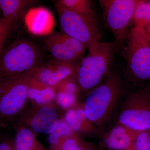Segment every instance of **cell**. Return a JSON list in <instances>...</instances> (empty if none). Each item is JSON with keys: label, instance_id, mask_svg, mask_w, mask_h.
I'll return each instance as SVG.
<instances>
[{"label": "cell", "instance_id": "cell-25", "mask_svg": "<svg viewBox=\"0 0 150 150\" xmlns=\"http://www.w3.org/2000/svg\"><path fill=\"white\" fill-rule=\"evenodd\" d=\"M0 150H14V149L9 142L3 141L0 142Z\"/></svg>", "mask_w": 150, "mask_h": 150}, {"label": "cell", "instance_id": "cell-22", "mask_svg": "<svg viewBox=\"0 0 150 150\" xmlns=\"http://www.w3.org/2000/svg\"><path fill=\"white\" fill-rule=\"evenodd\" d=\"M79 96L56 92V102L60 107L64 109L71 108L77 104Z\"/></svg>", "mask_w": 150, "mask_h": 150}, {"label": "cell", "instance_id": "cell-4", "mask_svg": "<svg viewBox=\"0 0 150 150\" xmlns=\"http://www.w3.org/2000/svg\"><path fill=\"white\" fill-rule=\"evenodd\" d=\"M45 61L43 51L35 43L18 38L3 48L0 56V77L28 72Z\"/></svg>", "mask_w": 150, "mask_h": 150}, {"label": "cell", "instance_id": "cell-29", "mask_svg": "<svg viewBox=\"0 0 150 150\" xmlns=\"http://www.w3.org/2000/svg\"><path fill=\"white\" fill-rule=\"evenodd\" d=\"M3 126H1V125L0 124V131H1V129L2 128Z\"/></svg>", "mask_w": 150, "mask_h": 150}, {"label": "cell", "instance_id": "cell-24", "mask_svg": "<svg viewBox=\"0 0 150 150\" xmlns=\"http://www.w3.org/2000/svg\"><path fill=\"white\" fill-rule=\"evenodd\" d=\"M12 30L11 25L1 16H0V56L4 47L6 40Z\"/></svg>", "mask_w": 150, "mask_h": 150}, {"label": "cell", "instance_id": "cell-19", "mask_svg": "<svg viewBox=\"0 0 150 150\" xmlns=\"http://www.w3.org/2000/svg\"><path fill=\"white\" fill-rule=\"evenodd\" d=\"M132 23L134 27H142L146 30L150 23V1L138 0Z\"/></svg>", "mask_w": 150, "mask_h": 150}, {"label": "cell", "instance_id": "cell-1", "mask_svg": "<svg viewBox=\"0 0 150 150\" xmlns=\"http://www.w3.org/2000/svg\"><path fill=\"white\" fill-rule=\"evenodd\" d=\"M127 86L122 72L112 69L102 83L86 95L82 106L86 118L103 131L116 117Z\"/></svg>", "mask_w": 150, "mask_h": 150}, {"label": "cell", "instance_id": "cell-2", "mask_svg": "<svg viewBox=\"0 0 150 150\" xmlns=\"http://www.w3.org/2000/svg\"><path fill=\"white\" fill-rule=\"evenodd\" d=\"M119 47L114 42H100L88 49L78 65L76 77L80 94H85L99 86L112 71Z\"/></svg>", "mask_w": 150, "mask_h": 150}, {"label": "cell", "instance_id": "cell-15", "mask_svg": "<svg viewBox=\"0 0 150 150\" xmlns=\"http://www.w3.org/2000/svg\"><path fill=\"white\" fill-rule=\"evenodd\" d=\"M39 2L35 0H0L1 17L13 30L28 8Z\"/></svg>", "mask_w": 150, "mask_h": 150}, {"label": "cell", "instance_id": "cell-7", "mask_svg": "<svg viewBox=\"0 0 150 150\" xmlns=\"http://www.w3.org/2000/svg\"><path fill=\"white\" fill-rule=\"evenodd\" d=\"M138 0H99L105 23L119 48L123 45L130 29Z\"/></svg>", "mask_w": 150, "mask_h": 150}, {"label": "cell", "instance_id": "cell-26", "mask_svg": "<svg viewBox=\"0 0 150 150\" xmlns=\"http://www.w3.org/2000/svg\"><path fill=\"white\" fill-rule=\"evenodd\" d=\"M146 33L147 35L148 38H149V40L150 41V23L149 24V26L145 30Z\"/></svg>", "mask_w": 150, "mask_h": 150}, {"label": "cell", "instance_id": "cell-20", "mask_svg": "<svg viewBox=\"0 0 150 150\" xmlns=\"http://www.w3.org/2000/svg\"><path fill=\"white\" fill-rule=\"evenodd\" d=\"M77 134L72 130L64 119H60L54 131L48 135V142L51 147L56 146L62 138Z\"/></svg>", "mask_w": 150, "mask_h": 150}, {"label": "cell", "instance_id": "cell-13", "mask_svg": "<svg viewBox=\"0 0 150 150\" xmlns=\"http://www.w3.org/2000/svg\"><path fill=\"white\" fill-rule=\"evenodd\" d=\"M64 119L79 136H98L103 131L86 118L82 104L77 103L74 107L67 110Z\"/></svg>", "mask_w": 150, "mask_h": 150}, {"label": "cell", "instance_id": "cell-28", "mask_svg": "<svg viewBox=\"0 0 150 150\" xmlns=\"http://www.w3.org/2000/svg\"><path fill=\"white\" fill-rule=\"evenodd\" d=\"M132 146V145H131ZM129 147V148H127V149H126L124 150H133V148H132V146Z\"/></svg>", "mask_w": 150, "mask_h": 150}, {"label": "cell", "instance_id": "cell-10", "mask_svg": "<svg viewBox=\"0 0 150 150\" xmlns=\"http://www.w3.org/2000/svg\"><path fill=\"white\" fill-rule=\"evenodd\" d=\"M60 120L54 105L32 106L22 112L13 122L26 126L35 134H51Z\"/></svg>", "mask_w": 150, "mask_h": 150}, {"label": "cell", "instance_id": "cell-21", "mask_svg": "<svg viewBox=\"0 0 150 150\" xmlns=\"http://www.w3.org/2000/svg\"><path fill=\"white\" fill-rule=\"evenodd\" d=\"M51 150H86L78 134L62 138Z\"/></svg>", "mask_w": 150, "mask_h": 150}, {"label": "cell", "instance_id": "cell-11", "mask_svg": "<svg viewBox=\"0 0 150 150\" xmlns=\"http://www.w3.org/2000/svg\"><path fill=\"white\" fill-rule=\"evenodd\" d=\"M78 65L52 58L45 61L31 71V76L44 84L55 88L62 81L76 74Z\"/></svg>", "mask_w": 150, "mask_h": 150}, {"label": "cell", "instance_id": "cell-27", "mask_svg": "<svg viewBox=\"0 0 150 150\" xmlns=\"http://www.w3.org/2000/svg\"><path fill=\"white\" fill-rule=\"evenodd\" d=\"M146 88H147L148 92H149V94L150 96V83H149V84L146 86Z\"/></svg>", "mask_w": 150, "mask_h": 150}, {"label": "cell", "instance_id": "cell-5", "mask_svg": "<svg viewBox=\"0 0 150 150\" xmlns=\"http://www.w3.org/2000/svg\"><path fill=\"white\" fill-rule=\"evenodd\" d=\"M31 71L0 77V124L3 127L12 123L24 110L28 100V84Z\"/></svg>", "mask_w": 150, "mask_h": 150}, {"label": "cell", "instance_id": "cell-3", "mask_svg": "<svg viewBox=\"0 0 150 150\" xmlns=\"http://www.w3.org/2000/svg\"><path fill=\"white\" fill-rule=\"evenodd\" d=\"M123 45L126 67L123 76L126 83L132 84L136 88L146 86L150 83V41L145 30L132 28Z\"/></svg>", "mask_w": 150, "mask_h": 150}, {"label": "cell", "instance_id": "cell-16", "mask_svg": "<svg viewBox=\"0 0 150 150\" xmlns=\"http://www.w3.org/2000/svg\"><path fill=\"white\" fill-rule=\"evenodd\" d=\"M27 95L28 100L33 105H54L56 102L55 88L40 82L31 75L28 84Z\"/></svg>", "mask_w": 150, "mask_h": 150}, {"label": "cell", "instance_id": "cell-9", "mask_svg": "<svg viewBox=\"0 0 150 150\" xmlns=\"http://www.w3.org/2000/svg\"><path fill=\"white\" fill-rule=\"evenodd\" d=\"M43 44L53 59L75 64H79L86 50L83 44L62 32L46 36Z\"/></svg>", "mask_w": 150, "mask_h": 150}, {"label": "cell", "instance_id": "cell-12", "mask_svg": "<svg viewBox=\"0 0 150 150\" xmlns=\"http://www.w3.org/2000/svg\"><path fill=\"white\" fill-rule=\"evenodd\" d=\"M24 15L25 27L33 35L48 36L54 32L55 18L48 9L43 7L32 8Z\"/></svg>", "mask_w": 150, "mask_h": 150}, {"label": "cell", "instance_id": "cell-14", "mask_svg": "<svg viewBox=\"0 0 150 150\" xmlns=\"http://www.w3.org/2000/svg\"><path fill=\"white\" fill-rule=\"evenodd\" d=\"M139 132L116 123L103 137L105 146L110 150H124L131 146Z\"/></svg>", "mask_w": 150, "mask_h": 150}, {"label": "cell", "instance_id": "cell-17", "mask_svg": "<svg viewBox=\"0 0 150 150\" xmlns=\"http://www.w3.org/2000/svg\"><path fill=\"white\" fill-rule=\"evenodd\" d=\"M14 123L16 129L14 150H44L43 145L37 139L34 132L24 125Z\"/></svg>", "mask_w": 150, "mask_h": 150}, {"label": "cell", "instance_id": "cell-18", "mask_svg": "<svg viewBox=\"0 0 150 150\" xmlns=\"http://www.w3.org/2000/svg\"><path fill=\"white\" fill-rule=\"evenodd\" d=\"M93 1L90 0H56L53 1L55 6L59 7L74 12L94 22L97 18L92 8Z\"/></svg>", "mask_w": 150, "mask_h": 150}, {"label": "cell", "instance_id": "cell-23", "mask_svg": "<svg viewBox=\"0 0 150 150\" xmlns=\"http://www.w3.org/2000/svg\"><path fill=\"white\" fill-rule=\"evenodd\" d=\"M131 146L134 150H150V129L139 132Z\"/></svg>", "mask_w": 150, "mask_h": 150}, {"label": "cell", "instance_id": "cell-6", "mask_svg": "<svg viewBox=\"0 0 150 150\" xmlns=\"http://www.w3.org/2000/svg\"><path fill=\"white\" fill-rule=\"evenodd\" d=\"M116 117V123L133 131L150 129V96L146 86L127 92Z\"/></svg>", "mask_w": 150, "mask_h": 150}, {"label": "cell", "instance_id": "cell-8", "mask_svg": "<svg viewBox=\"0 0 150 150\" xmlns=\"http://www.w3.org/2000/svg\"><path fill=\"white\" fill-rule=\"evenodd\" d=\"M62 32L78 40L88 50L100 42L98 23L66 9L55 6Z\"/></svg>", "mask_w": 150, "mask_h": 150}, {"label": "cell", "instance_id": "cell-30", "mask_svg": "<svg viewBox=\"0 0 150 150\" xmlns=\"http://www.w3.org/2000/svg\"></svg>", "mask_w": 150, "mask_h": 150}]
</instances>
